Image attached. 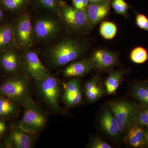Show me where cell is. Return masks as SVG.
<instances>
[{
  "label": "cell",
  "mask_w": 148,
  "mask_h": 148,
  "mask_svg": "<svg viewBox=\"0 0 148 148\" xmlns=\"http://www.w3.org/2000/svg\"><path fill=\"white\" fill-rule=\"evenodd\" d=\"M86 49V47L81 42L66 37L47 48L43 56L49 66L58 68L79 59Z\"/></svg>",
  "instance_id": "cell-1"
},
{
  "label": "cell",
  "mask_w": 148,
  "mask_h": 148,
  "mask_svg": "<svg viewBox=\"0 0 148 148\" xmlns=\"http://www.w3.org/2000/svg\"><path fill=\"white\" fill-rule=\"evenodd\" d=\"M57 14H43L32 22L34 42L46 43L56 39L61 35L63 25Z\"/></svg>",
  "instance_id": "cell-2"
},
{
  "label": "cell",
  "mask_w": 148,
  "mask_h": 148,
  "mask_svg": "<svg viewBox=\"0 0 148 148\" xmlns=\"http://www.w3.org/2000/svg\"><path fill=\"white\" fill-rule=\"evenodd\" d=\"M0 96L7 97L24 108L34 102L30 93L29 79L23 75L10 78L3 83L0 86Z\"/></svg>",
  "instance_id": "cell-3"
},
{
  "label": "cell",
  "mask_w": 148,
  "mask_h": 148,
  "mask_svg": "<svg viewBox=\"0 0 148 148\" xmlns=\"http://www.w3.org/2000/svg\"><path fill=\"white\" fill-rule=\"evenodd\" d=\"M58 5V15L69 31L79 34L86 33L92 28L85 10L73 7L63 1Z\"/></svg>",
  "instance_id": "cell-4"
},
{
  "label": "cell",
  "mask_w": 148,
  "mask_h": 148,
  "mask_svg": "<svg viewBox=\"0 0 148 148\" xmlns=\"http://www.w3.org/2000/svg\"><path fill=\"white\" fill-rule=\"evenodd\" d=\"M109 106L116 119L120 133H127L135 123L139 109L138 106L131 101L120 100L111 102Z\"/></svg>",
  "instance_id": "cell-5"
},
{
  "label": "cell",
  "mask_w": 148,
  "mask_h": 148,
  "mask_svg": "<svg viewBox=\"0 0 148 148\" xmlns=\"http://www.w3.org/2000/svg\"><path fill=\"white\" fill-rule=\"evenodd\" d=\"M15 47L23 50L30 49L34 43L32 21L28 12L21 14L12 25Z\"/></svg>",
  "instance_id": "cell-6"
},
{
  "label": "cell",
  "mask_w": 148,
  "mask_h": 148,
  "mask_svg": "<svg viewBox=\"0 0 148 148\" xmlns=\"http://www.w3.org/2000/svg\"><path fill=\"white\" fill-rule=\"evenodd\" d=\"M30 49L24 50L21 55L23 75L29 79L41 81L50 75V72L42 63L37 53Z\"/></svg>",
  "instance_id": "cell-7"
},
{
  "label": "cell",
  "mask_w": 148,
  "mask_h": 148,
  "mask_svg": "<svg viewBox=\"0 0 148 148\" xmlns=\"http://www.w3.org/2000/svg\"><path fill=\"white\" fill-rule=\"evenodd\" d=\"M23 116L18 124L22 130L28 133H39L45 126L46 118L42 110L35 102L24 108Z\"/></svg>",
  "instance_id": "cell-8"
},
{
  "label": "cell",
  "mask_w": 148,
  "mask_h": 148,
  "mask_svg": "<svg viewBox=\"0 0 148 148\" xmlns=\"http://www.w3.org/2000/svg\"><path fill=\"white\" fill-rule=\"evenodd\" d=\"M36 82L40 95L46 104L55 110H59L61 89L58 79L50 75L43 80Z\"/></svg>",
  "instance_id": "cell-9"
},
{
  "label": "cell",
  "mask_w": 148,
  "mask_h": 148,
  "mask_svg": "<svg viewBox=\"0 0 148 148\" xmlns=\"http://www.w3.org/2000/svg\"><path fill=\"white\" fill-rule=\"evenodd\" d=\"M89 59L93 69L101 71L111 72L119 64L118 53L106 49L95 51Z\"/></svg>",
  "instance_id": "cell-10"
},
{
  "label": "cell",
  "mask_w": 148,
  "mask_h": 148,
  "mask_svg": "<svg viewBox=\"0 0 148 148\" xmlns=\"http://www.w3.org/2000/svg\"><path fill=\"white\" fill-rule=\"evenodd\" d=\"M112 0H101L89 3L85 9L89 23L92 27L100 23L109 14Z\"/></svg>",
  "instance_id": "cell-11"
},
{
  "label": "cell",
  "mask_w": 148,
  "mask_h": 148,
  "mask_svg": "<svg viewBox=\"0 0 148 148\" xmlns=\"http://www.w3.org/2000/svg\"><path fill=\"white\" fill-rule=\"evenodd\" d=\"M0 65L6 73H15L21 69V55L14 47L2 51Z\"/></svg>",
  "instance_id": "cell-12"
},
{
  "label": "cell",
  "mask_w": 148,
  "mask_h": 148,
  "mask_svg": "<svg viewBox=\"0 0 148 148\" xmlns=\"http://www.w3.org/2000/svg\"><path fill=\"white\" fill-rule=\"evenodd\" d=\"M35 135L25 132L18 125H14L11 133L10 144L14 148H32L34 143Z\"/></svg>",
  "instance_id": "cell-13"
},
{
  "label": "cell",
  "mask_w": 148,
  "mask_h": 148,
  "mask_svg": "<svg viewBox=\"0 0 148 148\" xmlns=\"http://www.w3.org/2000/svg\"><path fill=\"white\" fill-rule=\"evenodd\" d=\"M93 69L89 58H85L69 65L64 69L63 75L68 77H78L86 75Z\"/></svg>",
  "instance_id": "cell-14"
},
{
  "label": "cell",
  "mask_w": 148,
  "mask_h": 148,
  "mask_svg": "<svg viewBox=\"0 0 148 148\" xmlns=\"http://www.w3.org/2000/svg\"><path fill=\"white\" fill-rule=\"evenodd\" d=\"M100 121L101 128L110 136L116 137L120 133L116 119L110 109L103 111Z\"/></svg>",
  "instance_id": "cell-15"
},
{
  "label": "cell",
  "mask_w": 148,
  "mask_h": 148,
  "mask_svg": "<svg viewBox=\"0 0 148 148\" xmlns=\"http://www.w3.org/2000/svg\"><path fill=\"white\" fill-rule=\"evenodd\" d=\"M84 92L88 100L93 102L98 101L103 96L106 89L100 83L98 77L95 76L86 83Z\"/></svg>",
  "instance_id": "cell-16"
},
{
  "label": "cell",
  "mask_w": 148,
  "mask_h": 148,
  "mask_svg": "<svg viewBox=\"0 0 148 148\" xmlns=\"http://www.w3.org/2000/svg\"><path fill=\"white\" fill-rule=\"evenodd\" d=\"M144 126L135 123L127 132L128 144L134 148H142L145 146Z\"/></svg>",
  "instance_id": "cell-17"
},
{
  "label": "cell",
  "mask_w": 148,
  "mask_h": 148,
  "mask_svg": "<svg viewBox=\"0 0 148 148\" xmlns=\"http://www.w3.org/2000/svg\"><path fill=\"white\" fill-rule=\"evenodd\" d=\"M126 73L125 70L111 71L105 82L106 92L108 95L114 94L121 84L123 77Z\"/></svg>",
  "instance_id": "cell-18"
},
{
  "label": "cell",
  "mask_w": 148,
  "mask_h": 148,
  "mask_svg": "<svg viewBox=\"0 0 148 148\" xmlns=\"http://www.w3.org/2000/svg\"><path fill=\"white\" fill-rule=\"evenodd\" d=\"M130 95L140 103L141 107L148 106L147 81L134 83L131 87Z\"/></svg>",
  "instance_id": "cell-19"
},
{
  "label": "cell",
  "mask_w": 148,
  "mask_h": 148,
  "mask_svg": "<svg viewBox=\"0 0 148 148\" xmlns=\"http://www.w3.org/2000/svg\"><path fill=\"white\" fill-rule=\"evenodd\" d=\"M15 47L12 25L6 24L0 26V51Z\"/></svg>",
  "instance_id": "cell-20"
},
{
  "label": "cell",
  "mask_w": 148,
  "mask_h": 148,
  "mask_svg": "<svg viewBox=\"0 0 148 148\" xmlns=\"http://www.w3.org/2000/svg\"><path fill=\"white\" fill-rule=\"evenodd\" d=\"M17 105L7 97L0 96V117H10L18 112Z\"/></svg>",
  "instance_id": "cell-21"
},
{
  "label": "cell",
  "mask_w": 148,
  "mask_h": 148,
  "mask_svg": "<svg viewBox=\"0 0 148 148\" xmlns=\"http://www.w3.org/2000/svg\"><path fill=\"white\" fill-rule=\"evenodd\" d=\"M30 0H1L3 6L10 11L18 12L23 11L29 5Z\"/></svg>",
  "instance_id": "cell-22"
},
{
  "label": "cell",
  "mask_w": 148,
  "mask_h": 148,
  "mask_svg": "<svg viewBox=\"0 0 148 148\" xmlns=\"http://www.w3.org/2000/svg\"><path fill=\"white\" fill-rule=\"evenodd\" d=\"M130 58L135 64H144L148 59L147 50L143 47H136L131 51L130 54Z\"/></svg>",
  "instance_id": "cell-23"
},
{
  "label": "cell",
  "mask_w": 148,
  "mask_h": 148,
  "mask_svg": "<svg viewBox=\"0 0 148 148\" xmlns=\"http://www.w3.org/2000/svg\"><path fill=\"white\" fill-rule=\"evenodd\" d=\"M99 31L103 38L107 40H111L116 35L117 28L113 22L104 21L101 23Z\"/></svg>",
  "instance_id": "cell-24"
},
{
  "label": "cell",
  "mask_w": 148,
  "mask_h": 148,
  "mask_svg": "<svg viewBox=\"0 0 148 148\" xmlns=\"http://www.w3.org/2000/svg\"><path fill=\"white\" fill-rule=\"evenodd\" d=\"M36 1L40 8L58 15V5L56 0H36Z\"/></svg>",
  "instance_id": "cell-25"
},
{
  "label": "cell",
  "mask_w": 148,
  "mask_h": 148,
  "mask_svg": "<svg viewBox=\"0 0 148 148\" xmlns=\"http://www.w3.org/2000/svg\"><path fill=\"white\" fill-rule=\"evenodd\" d=\"M64 103L69 106H75L79 105L82 100L81 91L75 93L64 92L62 96Z\"/></svg>",
  "instance_id": "cell-26"
},
{
  "label": "cell",
  "mask_w": 148,
  "mask_h": 148,
  "mask_svg": "<svg viewBox=\"0 0 148 148\" xmlns=\"http://www.w3.org/2000/svg\"><path fill=\"white\" fill-rule=\"evenodd\" d=\"M111 4L117 14L124 16L127 15L129 6L124 0H113Z\"/></svg>",
  "instance_id": "cell-27"
},
{
  "label": "cell",
  "mask_w": 148,
  "mask_h": 148,
  "mask_svg": "<svg viewBox=\"0 0 148 148\" xmlns=\"http://www.w3.org/2000/svg\"><path fill=\"white\" fill-rule=\"evenodd\" d=\"M135 123L148 127V106L141 107L139 109Z\"/></svg>",
  "instance_id": "cell-28"
},
{
  "label": "cell",
  "mask_w": 148,
  "mask_h": 148,
  "mask_svg": "<svg viewBox=\"0 0 148 148\" xmlns=\"http://www.w3.org/2000/svg\"><path fill=\"white\" fill-rule=\"evenodd\" d=\"M135 23L138 28L148 32V18L145 15L137 13L135 16Z\"/></svg>",
  "instance_id": "cell-29"
},
{
  "label": "cell",
  "mask_w": 148,
  "mask_h": 148,
  "mask_svg": "<svg viewBox=\"0 0 148 148\" xmlns=\"http://www.w3.org/2000/svg\"><path fill=\"white\" fill-rule=\"evenodd\" d=\"M89 147L91 148H112L113 147L108 143L99 138H95L90 142Z\"/></svg>",
  "instance_id": "cell-30"
},
{
  "label": "cell",
  "mask_w": 148,
  "mask_h": 148,
  "mask_svg": "<svg viewBox=\"0 0 148 148\" xmlns=\"http://www.w3.org/2000/svg\"><path fill=\"white\" fill-rule=\"evenodd\" d=\"M71 1L74 8L78 9L83 10L82 0H71Z\"/></svg>",
  "instance_id": "cell-31"
},
{
  "label": "cell",
  "mask_w": 148,
  "mask_h": 148,
  "mask_svg": "<svg viewBox=\"0 0 148 148\" xmlns=\"http://www.w3.org/2000/svg\"><path fill=\"white\" fill-rule=\"evenodd\" d=\"M6 130V124L5 122L0 119V135L4 133Z\"/></svg>",
  "instance_id": "cell-32"
},
{
  "label": "cell",
  "mask_w": 148,
  "mask_h": 148,
  "mask_svg": "<svg viewBox=\"0 0 148 148\" xmlns=\"http://www.w3.org/2000/svg\"><path fill=\"white\" fill-rule=\"evenodd\" d=\"M145 146L148 147V127L145 130Z\"/></svg>",
  "instance_id": "cell-33"
},
{
  "label": "cell",
  "mask_w": 148,
  "mask_h": 148,
  "mask_svg": "<svg viewBox=\"0 0 148 148\" xmlns=\"http://www.w3.org/2000/svg\"><path fill=\"white\" fill-rule=\"evenodd\" d=\"M89 0H82V8L83 10H85L86 8L87 7V6L89 4Z\"/></svg>",
  "instance_id": "cell-34"
},
{
  "label": "cell",
  "mask_w": 148,
  "mask_h": 148,
  "mask_svg": "<svg viewBox=\"0 0 148 148\" xmlns=\"http://www.w3.org/2000/svg\"><path fill=\"white\" fill-rule=\"evenodd\" d=\"M4 15V14L2 10L0 8V22L2 20L3 18Z\"/></svg>",
  "instance_id": "cell-35"
},
{
  "label": "cell",
  "mask_w": 148,
  "mask_h": 148,
  "mask_svg": "<svg viewBox=\"0 0 148 148\" xmlns=\"http://www.w3.org/2000/svg\"><path fill=\"white\" fill-rule=\"evenodd\" d=\"M101 1V0H89L90 3L97 2L99 1Z\"/></svg>",
  "instance_id": "cell-36"
},
{
  "label": "cell",
  "mask_w": 148,
  "mask_h": 148,
  "mask_svg": "<svg viewBox=\"0 0 148 148\" xmlns=\"http://www.w3.org/2000/svg\"><path fill=\"white\" fill-rule=\"evenodd\" d=\"M56 1H57V3H58V4L63 1L62 0H56Z\"/></svg>",
  "instance_id": "cell-37"
},
{
  "label": "cell",
  "mask_w": 148,
  "mask_h": 148,
  "mask_svg": "<svg viewBox=\"0 0 148 148\" xmlns=\"http://www.w3.org/2000/svg\"><path fill=\"white\" fill-rule=\"evenodd\" d=\"M147 81L148 82V80Z\"/></svg>",
  "instance_id": "cell-38"
}]
</instances>
